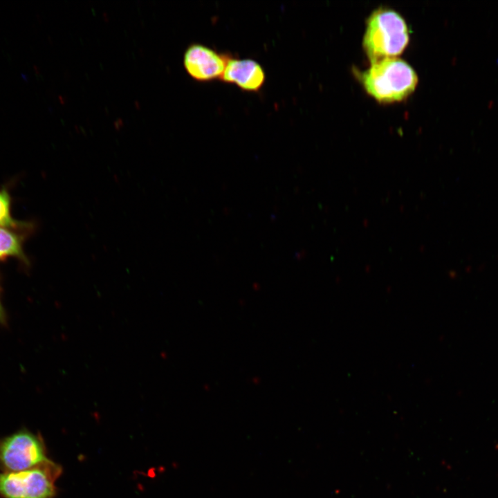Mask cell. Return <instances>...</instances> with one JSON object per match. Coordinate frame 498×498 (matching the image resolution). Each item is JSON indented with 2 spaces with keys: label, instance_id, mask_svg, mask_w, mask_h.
Here are the masks:
<instances>
[{
  "label": "cell",
  "instance_id": "6da1fadb",
  "mask_svg": "<svg viewBox=\"0 0 498 498\" xmlns=\"http://www.w3.org/2000/svg\"><path fill=\"white\" fill-rule=\"evenodd\" d=\"M367 93L381 103L399 102L412 93L418 76L412 67L398 57L386 58L371 63L360 74Z\"/></svg>",
  "mask_w": 498,
  "mask_h": 498
},
{
  "label": "cell",
  "instance_id": "7a4b0ae2",
  "mask_svg": "<svg viewBox=\"0 0 498 498\" xmlns=\"http://www.w3.org/2000/svg\"><path fill=\"white\" fill-rule=\"evenodd\" d=\"M409 32L404 19L396 11L380 8L368 17L362 40L371 63L397 57L406 48Z\"/></svg>",
  "mask_w": 498,
  "mask_h": 498
},
{
  "label": "cell",
  "instance_id": "3957f363",
  "mask_svg": "<svg viewBox=\"0 0 498 498\" xmlns=\"http://www.w3.org/2000/svg\"><path fill=\"white\" fill-rule=\"evenodd\" d=\"M61 467L47 459L37 466L19 472H0V496L3 498H53Z\"/></svg>",
  "mask_w": 498,
  "mask_h": 498
},
{
  "label": "cell",
  "instance_id": "277c9868",
  "mask_svg": "<svg viewBox=\"0 0 498 498\" xmlns=\"http://www.w3.org/2000/svg\"><path fill=\"white\" fill-rule=\"evenodd\" d=\"M46 459L42 438L27 430L0 439V469L3 472L29 470Z\"/></svg>",
  "mask_w": 498,
  "mask_h": 498
},
{
  "label": "cell",
  "instance_id": "5b68a950",
  "mask_svg": "<svg viewBox=\"0 0 498 498\" xmlns=\"http://www.w3.org/2000/svg\"><path fill=\"white\" fill-rule=\"evenodd\" d=\"M232 55L219 52L205 45L193 43L183 55V66L187 74L200 82L221 80Z\"/></svg>",
  "mask_w": 498,
  "mask_h": 498
},
{
  "label": "cell",
  "instance_id": "8992f818",
  "mask_svg": "<svg viewBox=\"0 0 498 498\" xmlns=\"http://www.w3.org/2000/svg\"><path fill=\"white\" fill-rule=\"evenodd\" d=\"M220 80L235 84L243 91L258 92L265 83L266 74L257 61L231 56Z\"/></svg>",
  "mask_w": 498,
  "mask_h": 498
},
{
  "label": "cell",
  "instance_id": "52a82bcc",
  "mask_svg": "<svg viewBox=\"0 0 498 498\" xmlns=\"http://www.w3.org/2000/svg\"><path fill=\"white\" fill-rule=\"evenodd\" d=\"M26 230L0 227V262L15 258L25 265L29 264V259L24 251Z\"/></svg>",
  "mask_w": 498,
  "mask_h": 498
},
{
  "label": "cell",
  "instance_id": "ba28073f",
  "mask_svg": "<svg viewBox=\"0 0 498 498\" xmlns=\"http://www.w3.org/2000/svg\"><path fill=\"white\" fill-rule=\"evenodd\" d=\"M12 196L8 187L3 186L0 188V227L15 230L29 231L33 228L32 223L19 221L12 214Z\"/></svg>",
  "mask_w": 498,
  "mask_h": 498
},
{
  "label": "cell",
  "instance_id": "9c48e42d",
  "mask_svg": "<svg viewBox=\"0 0 498 498\" xmlns=\"http://www.w3.org/2000/svg\"><path fill=\"white\" fill-rule=\"evenodd\" d=\"M6 321L5 319V313L3 311V308L2 307L1 300H0V323H4Z\"/></svg>",
  "mask_w": 498,
  "mask_h": 498
}]
</instances>
